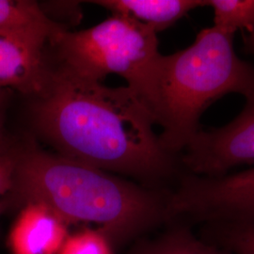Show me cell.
Returning <instances> with one entry per match:
<instances>
[{
  "instance_id": "6da1fadb",
  "label": "cell",
  "mask_w": 254,
  "mask_h": 254,
  "mask_svg": "<svg viewBox=\"0 0 254 254\" xmlns=\"http://www.w3.org/2000/svg\"><path fill=\"white\" fill-rule=\"evenodd\" d=\"M30 113L39 134L73 160L149 185L177 171V155L162 147L153 115L127 86L108 87L52 68Z\"/></svg>"
},
{
  "instance_id": "7a4b0ae2",
  "label": "cell",
  "mask_w": 254,
  "mask_h": 254,
  "mask_svg": "<svg viewBox=\"0 0 254 254\" xmlns=\"http://www.w3.org/2000/svg\"><path fill=\"white\" fill-rule=\"evenodd\" d=\"M169 196L27 144L17 147L6 200L9 206L11 202L43 203L67 223H95L109 239L122 242L166 219Z\"/></svg>"
},
{
  "instance_id": "3957f363",
  "label": "cell",
  "mask_w": 254,
  "mask_h": 254,
  "mask_svg": "<svg viewBox=\"0 0 254 254\" xmlns=\"http://www.w3.org/2000/svg\"><path fill=\"white\" fill-rule=\"evenodd\" d=\"M234 38L213 26L200 30L189 47L160 56L152 114L168 153L177 155L187 148L204 111L223 96L254 98V66L236 55Z\"/></svg>"
},
{
  "instance_id": "277c9868",
  "label": "cell",
  "mask_w": 254,
  "mask_h": 254,
  "mask_svg": "<svg viewBox=\"0 0 254 254\" xmlns=\"http://www.w3.org/2000/svg\"><path fill=\"white\" fill-rule=\"evenodd\" d=\"M48 43L60 62L58 68L88 81L102 83L108 75H120L152 114L156 69L161 56L157 33L152 28L112 14L84 30L64 29Z\"/></svg>"
},
{
  "instance_id": "5b68a950",
  "label": "cell",
  "mask_w": 254,
  "mask_h": 254,
  "mask_svg": "<svg viewBox=\"0 0 254 254\" xmlns=\"http://www.w3.org/2000/svg\"><path fill=\"white\" fill-rule=\"evenodd\" d=\"M167 217L213 224L254 222V167L218 177L182 176L169 196Z\"/></svg>"
},
{
  "instance_id": "8992f818",
  "label": "cell",
  "mask_w": 254,
  "mask_h": 254,
  "mask_svg": "<svg viewBox=\"0 0 254 254\" xmlns=\"http://www.w3.org/2000/svg\"><path fill=\"white\" fill-rule=\"evenodd\" d=\"M181 162L190 174L218 177L254 164V98L224 127L199 131L184 150Z\"/></svg>"
},
{
  "instance_id": "52a82bcc",
  "label": "cell",
  "mask_w": 254,
  "mask_h": 254,
  "mask_svg": "<svg viewBox=\"0 0 254 254\" xmlns=\"http://www.w3.org/2000/svg\"><path fill=\"white\" fill-rule=\"evenodd\" d=\"M45 35L0 31V90L13 89L34 98L45 90L52 68L47 64Z\"/></svg>"
},
{
  "instance_id": "ba28073f",
  "label": "cell",
  "mask_w": 254,
  "mask_h": 254,
  "mask_svg": "<svg viewBox=\"0 0 254 254\" xmlns=\"http://www.w3.org/2000/svg\"><path fill=\"white\" fill-rule=\"evenodd\" d=\"M64 218L43 203L23 206L10 230L12 254H58L68 237Z\"/></svg>"
},
{
  "instance_id": "9c48e42d",
  "label": "cell",
  "mask_w": 254,
  "mask_h": 254,
  "mask_svg": "<svg viewBox=\"0 0 254 254\" xmlns=\"http://www.w3.org/2000/svg\"><path fill=\"white\" fill-rule=\"evenodd\" d=\"M90 3L109 9L112 14L133 19L156 33L187 15L192 9L206 6V0H95Z\"/></svg>"
},
{
  "instance_id": "30bf717a",
  "label": "cell",
  "mask_w": 254,
  "mask_h": 254,
  "mask_svg": "<svg viewBox=\"0 0 254 254\" xmlns=\"http://www.w3.org/2000/svg\"><path fill=\"white\" fill-rule=\"evenodd\" d=\"M64 29L46 16L36 1L0 0V31L37 33L50 40Z\"/></svg>"
},
{
  "instance_id": "8fae6325",
  "label": "cell",
  "mask_w": 254,
  "mask_h": 254,
  "mask_svg": "<svg viewBox=\"0 0 254 254\" xmlns=\"http://www.w3.org/2000/svg\"><path fill=\"white\" fill-rule=\"evenodd\" d=\"M206 6L214 11V27L231 34L254 31V0H206Z\"/></svg>"
},
{
  "instance_id": "7c38bea8",
  "label": "cell",
  "mask_w": 254,
  "mask_h": 254,
  "mask_svg": "<svg viewBox=\"0 0 254 254\" xmlns=\"http://www.w3.org/2000/svg\"><path fill=\"white\" fill-rule=\"evenodd\" d=\"M136 254H231L185 230H178L143 247Z\"/></svg>"
},
{
  "instance_id": "4fadbf2b",
  "label": "cell",
  "mask_w": 254,
  "mask_h": 254,
  "mask_svg": "<svg viewBox=\"0 0 254 254\" xmlns=\"http://www.w3.org/2000/svg\"><path fill=\"white\" fill-rule=\"evenodd\" d=\"M58 254H113V252L105 234L85 229L68 236Z\"/></svg>"
},
{
  "instance_id": "5bb4252c",
  "label": "cell",
  "mask_w": 254,
  "mask_h": 254,
  "mask_svg": "<svg viewBox=\"0 0 254 254\" xmlns=\"http://www.w3.org/2000/svg\"><path fill=\"white\" fill-rule=\"evenodd\" d=\"M221 239L231 254H254V222L219 223Z\"/></svg>"
},
{
  "instance_id": "9a60e30c",
  "label": "cell",
  "mask_w": 254,
  "mask_h": 254,
  "mask_svg": "<svg viewBox=\"0 0 254 254\" xmlns=\"http://www.w3.org/2000/svg\"><path fill=\"white\" fill-rule=\"evenodd\" d=\"M17 162V147L0 154V197L9 194L12 188L13 176Z\"/></svg>"
},
{
  "instance_id": "2e32d148",
  "label": "cell",
  "mask_w": 254,
  "mask_h": 254,
  "mask_svg": "<svg viewBox=\"0 0 254 254\" xmlns=\"http://www.w3.org/2000/svg\"><path fill=\"white\" fill-rule=\"evenodd\" d=\"M7 90H0V154L8 152L12 147L9 145L4 131V109Z\"/></svg>"
},
{
  "instance_id": "e0dca14e",
  "label": "cell",
  "mask_w": 254,
  "mask_h": 254,
  "mask_svg": "<svg viewBox=\"0 0 254 254\" xmlns=\"http://www.w3.org/2000/svg\"><path fill=\"white\" fill-rule=\"evenodd\" d=\"M244 51L247 54L254 56V31L244 37Z\"/></svg>"
},
{
  "instance_id": "ac0fdd59",
  "label": "cell",
  "mask_w": 254,
  "mask_h": 254,
  "mask_svg": "<svg viewBox=\"0 0 254 254\" xmlns=\"http://www.w3.org/2000/svg\"><path fill=\"white\" fill-rule=\"evenodd\" d=\"M9 207V203L6 199L4 200H0V215Z\"/></svg>"
}]
</instances>
